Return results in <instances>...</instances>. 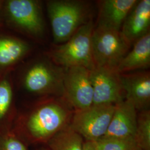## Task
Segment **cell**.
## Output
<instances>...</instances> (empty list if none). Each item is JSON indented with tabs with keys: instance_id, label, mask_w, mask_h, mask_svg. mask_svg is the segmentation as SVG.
I'll return each mask as SVG.
<instances>
[{
	"instance_id": "cell-1",
	"label": "cell",
	"mask_w": 150,
	"mask_h": 150,
	"mask_svg": "<svg viewBox=\"0 0 150 150\" xmlns=\"http://www.w3.org/2000/svg\"><path fill=\"white\" fill-rule=\"evenodd\" d=\"M74 112L63 97L38 98L23 110H18L12 131L30 147L46 145L70 126Z\"/></svg>"
},
{
	"instance_id": "cell-15",
	"label": "cell",
	"mask_w": 150,
	"mask_h": 150,
	"mask_svg": "<svg viewBox=\"0 0 150 150\" xmlns=\"http://www.w3.org/2000/svg\"><path fill=\"white\" fill-rule=\"evenodd\" d=\"M12 73L0 77V135L10 132L18 109Z\"/></svg>"
},
{
	"instance_id": "cell-9",
	"label": "cell",
	"mask_w": 150,
	"mask_h": 150,
	"mask_svg": "<svg viewBox=\"0 0 150 150\" xmlns=\"http://www.w3.org/2000/svg\"><path fill=\"white\" fill-rule=\"evenodd\" d=\"M93 105H116L125 100L120 74L116 69L95 67L90 71Z\"/></svg>"
},
{
	"instance_id": "cell-12",
	"label": "cell",
	"mask_w": 150,
	"mask_h": 150,
	"mask_svg": "<svg viewBox=\"0 0 150 150\" xmlns=\"http://www.w3.org/2000/svg\"><path fill=\"white\" fill-rule=\"evenodd\" d=\"M150 1H138L123 22L120 32L132 46L150 32Z\"/></svg>"
},
{
	"instance_id": "cell-14",
	"label": "cell",
	"mask_w": 150,
	"mask_h": 150,
	"mask_svg": "<svg viewBox=\"0 0 150 150\" xmlns=\"http://www.w3.org/2000/svg\"><path fill=\"white\" fill-rule=\"evenodd\" d=\"M137 111L126 100L115 105V111L105 136L118 138H134Z\"/></svg>"
},
{
	"instance_id": "cell-16",
	"label": "cell",
	"mask_w": 150,
	"mask_h": 150,
	"mask_svg": "<svg viewBox=\"0 0 150 150\" xmlns=\"http://www.w3.org/2000/svg\"><path fill=\"white\" fill-rule=\"evenodd\" d=\"M117 67L119 74L148 69L150 65V33L146 34L132 45Z\"/></svg>"
},
{
	"instance_id": "cell-5",
	"label": "cell",
	"mask_w": 150,
	"mask_h": 150,
	"mask_svg": "<svg viewBox=\"0 0 150 150\" xmlns=\"http://www.w3.org/2000/svg\"><path fill=\"white\" fill-rule=\"evenodd\" d=\"M54 45L69 40L88 20V8L77 0H49L46 2Z\"/></svg>"
},
{
	"instance_id": "cell-3",
	"label": "cell",
	"mask_w": 150,
	"mask_h": 150,
	"mask_svg": "<svg viewBox=\"0 0 150 150\" xmlns=\"http://www.w3.org/2000/svg\"><path fill=\"white\" fill-rule=\"evenodd\" d=\"M4 27L25 39L43 42L46 23L42 2L38 0H4Z\"/></svg>"
},
{
	"instance_id": "cell-17",
	"label": "cell",
	"mask_w": 150,
	"mask_h": 150,
	"mask_svg": "<svg viewBox=\"0 0 150 150\" xmlns=\"http://www.w3.org/2000/svg\"><path fill=\"white\" fill-rule=\"evenodd\" d=\"M84 141L69 126L55 134L46 145L51 150H83Z\"/></svg>"
},
{
	"instance_id": "cell-21",
	"label": "cell",
	"mask_w": 150,
	"mask_h": 150,
	"mask_svg": "<svg viewBox=\"0 0 150 150\" xmlns=\"http://www.w3.org/2000/svg\"><path fill=\"white\" fill-rule=\"evenodd\" d=\"M83 150H95V149L91 142L84 141Z\"/></svg>"
},
{
	"instance_id": "cell-4",
	"label": "cell",
	"mask_w": 150,
	"mask_h": 150,
	"mask_svg": "<svg viewBox=\"0 0 150 150\" xmlns=\"http://www.w3.org/2000/svg\"><path fill=\"white\" fill-rule=\"evenodd\" d=\"M92 20L81 27L69 40L60 45H54L47 56L54 64L64 69L83 67L91 71L96 66L92 50V34L94 29Z\"/></svg>"
},
{
	"instance_id": "cell-6",
	"label": "cell",
	"mask_w": 150,
	"mask_h": 150,
	"mask_svg": "<svg viewBox=\"0 0 150 150\" xmlns=\"http://www.w3.org/2000/svg\"><path fill=\"white\" fill-rule=\"evenodd\" d=\"M92 50L96 67L116 69L131 46L120 31L94 28L92 34Z\"/></svg>"
},
{
	"instance_id": "cell-22",
	"label": "cell",
	"mask_w": 150,
	"mask_h": 150,
	"mask_svg": "<svg viewBox=\"0 0 150 150\" xmlns=\"http://www.w3.org/2000/svg\"><path fill=\"white\" fill-rule=\"evenodd\" d=\"M4 0H0V28H3L4 25L2 20V5H3Z\"/></svg>"
},
{
	"instance_id": "cell-18",
	"label": "cell",
	"mask_w": 150,
	"mask_h": 150,
	"mask_svg": "<svg viewBox=\"0 0 150 150\" xmlns=\"http://www.w3.org/2000/svg\"><path fill=\"white\" fill-rule=\"evenodd\" d=\"M134 139L139 150H150V110L137 112Z\"/></svg>"
},
{
	"instance_id": "cell-8",
	"label": "cell",
	"mask_w": 150,
	"mask_h": 150,
	"mask_svg": "<svg viewBox=\"0 0 150 150\" xmlns=\"http://www.w3.org/2000/svg\"><path fill=\"white\" fill-rule=\"evenodd\" d=\"M63 97L74 111L93 105V88L90 71L83 67L64 69Z\"/></svg>"
},
{
	"instance_id": "cell-2",
	"label": "cell",
	"mask_w": 150,
	"mask_h": 150,
	"mask_svg": "<svg viewBox=\"0 0 150 150\" xmlns=\"http://www.w3.org/2000/svg\"><path fill=\"white\" fill-rule=\"evenodd\" d=\"M64 70L56 65L45 52L25 60L12 73L15 92L32 96L63 97Z\"/></svg>"
},
{
	"instance_id": "cell-7",
	"label": "cell",
	"mask_w": 150,
	"mask_h": 150,
	"mask_svg": "<svg viewBox=\"0 0 150 150\" xmlns=\"http://www.w3.org/2000/svg\"><path fill=\"white\" fill-rule=\"evenodd\" d=\"M115 108L114 105H92L74 111L70 126L85 141L94 142L106 134Z\"/></svg>"
},
{
	"instance_id": "cell-10",
	"label": "cell",
	"mask_w": 150,
	"mask_h": 150,
	"mask_svg": "<svg viewBox=\"0 0 150 150\" xmlns=\"http://www.w3.org/2000/svg\"><path fill=\"white\" fill-rule=\"evenodd\" d=\"M33 50L27 40L5 27L0 28V77L12 73Z\"/></svg>"
},
{
	"instance_id": "cell-13",
	"label": "cell",
	"mask_w": 150,
	"mask_h": 150,
	"mask_svg": "<svg viewBox=\"0 0 150 150\" xmlns=\"http://www.w3.org/2000/svg\"><path fill=\"white\" fill-rule=\"evenodd\" d=\"M137 0H104L100 2L96 27L120 31Z\"/></svg>"
},
{
	"instance_id": "cell-23",
	"label": "cell",
	"mask_w": 150,
	"mask_h": 150,
	"mask_svg": "<svg viewBox=\"0 0 150 150\" xmlns=\"http://www.w3.org/2000/svg\"><path fill=\"white\" fill-rule=\"evenodd\" d=\"M32 150H51L46 145H42L38 146L37 147H33Z\"/></svg>"
},
{
	"instance_id": "cell-20",
	"label": "cell",
	"mask_w": 150,
	"mask_h": 150,
	"mask_svg": "<svg viewBox=\"0 0 150 150\" xmlns=\"http://www.w3.org/2000/svg\"><path fill=\"white\" fill-rule=\"evenodd\" d=\"M0 150H30L21 139L12 131L0 135Z\"/></svg>"
},
{
	"instance_id": "cell-19",
	"label": "cell",
	"mask_w": 150,
	"mask_h": 150,
	"mask_svg": "<svg viewBox=\"0 0 150 150\" xmlns=\"http://www.w3.org/2000/svg\"><path fill=\"white\" fill-rule=\"evenodd\" d=\"M92 143L95 150H134L137 148L134 138L103 136Z\"/></svg>"
},
{
	"instance_id": "cell-11",
	"label": "cell",
	"mask_w": 150,
	"mask_h": 150,
	"mask_svg": "<svg viewBox=\"0 0 150 150\" xmlns=\"http://www.w3.org/2000/svg\"><path fill=\"white\" fill-rule=\"evenodd\" d=\"M125 100L132 104L137 112L150 110V72L120 74Z\"/></svg>"
},
{
	"instance_id": "cell-24",
	"label": "cell",
	"mask_w": 150,
	"mask_h": 150,
	"mask_svg": "<svg viewBox=\"0 0 150 150\" xmlns=\"http://www.w3.org/2000/svg\"><path fill=\"white\" fill-rule=\"evenodd\" d=\"M134 150H139V148H138V147H137V148H136V149H134Z\"/></svg>"
}]
</instances>
